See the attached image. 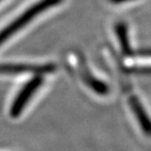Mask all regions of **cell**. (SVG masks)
Wrapping results in <instances>:
<instances>
[{
	"label": "cell",
	"instance_id": "6da1fadb",
	"mask_svg": "<svg viewBox=\"0 0 151 151\" xmlns=\"http://www.w3.org/2000/svg\"><path fill=\"white\" fill-rule=\"evenodd\" d=\"M114 57V60H111L112 65H114V68H116V73L119 74V81H120L121 89L123 91V95L126 99L127 104L131 109L134 119L137 120V124L140 128L141 132L147 137H151V118L148 112L146 111L145 107L140 101L139 97L136 94L132 86L131 82L126 79V71L123 68V63L118 56L112 52Z\"/></svg>",
	"mask_w": 151,
	"mask_h": 151
},
{
	"label": "cell",
	"instance_id": "7a4b0ae2",
	"mask_svg": "<svg viewBox=\"0 0 151 151\" xmlns=\"http://www.w3.org/2000/svg\"><path fill=\"white\" fill-rule=\"evenodd\" d=\"M63 0H39L38 2L27 9L22 15L16 18L11 24H9L7 27L0 31V46L8 41L12 36H14L16 33L22 30V28L31 22V21L34 20L35 18L38 17L41 13L46 12L49 9L55 7L62 3Z\"/></svg>",
	"mask_w": 151,
	"mask_h": 151
},
{
	"label": "cell",
	"instance_id": "3957f363",
	"mask_svg": "<svg viewBox=\"0 0 151 151\" xmlns=\"http://www.w3.org/2000/svg\"><path fill=\"white\" fill-rule=\"evenodd\" d=\"M43 82L42 74H37L32 79H30L27 84L22 88L20 93L15 98L14 102L10 108V116L12 118H17L21 115L22 110L24 109L25 105L33 97L35 92L40 88Z\"/></svg>",
	"mask_w": 151,
	"mask_h": 151
},
{
	"label": "cell",
	"instance_id": "277c9868",
	"mask_svg": "<svg viewBox=\"0 0 151 151\" xmlns=\"http://www.w3.org/2000/svg\"><path fill=\"white\" fill-rule=\"evenodd\" d=\"M76 60L78 62V77L83 82L86 87H88L90 90H92L96 95L98 96H106L109 93V87L105 84L101 79L97 78L92 71H90L88 66L85 63V60L81 57L76 58Z\"/></svg>",
	"mask_w": 151,
	"mask_h": 151
},
{
	"label": "cell",
	"instance_id": "5b68a950",
	"mask_svg": "<svg viewBox=\"0 0 151 151\" xmlns=\"http://www.w3.org/2000/svg\"><path fill=\"white\" fill-rule=\"evenodd\" d=\"M55 70L53 65H27V63H0V74H19L24 72H34L44 74Z\"/></svg>",
	"mask_w": 151,
	"mask_h": 151
},
{
	"label": "cell",
	"instance_id": "8992f818",
	"mask_svg": "<svg viewBox=\"0 0 151 151\" xmlns=\"http://www.w3.org/2000/svg\"><path fill=\"white\" fill-rule=\"evenodd\" d=\"M111 4L114 5H120V4H126V3H131L134 1H137V0H108Z\"/></svg>",
	"mask_w": 151,
	"mask_h": 151
},
{
	"label": "cell",
	"instance_id": "52a82bcc",
	"mask_svg": "<svg viewBox=\"0 0 151 151\" xmlns=\"http://www.w3.org/2000/svg\"><path fill=\"white\" fill-rule=\"evenodd\" d=\"M0 1H1V0H0Z\"/></svg>",
	"mask_w": 151,
	"mask_h": 151
}]
</instances>
